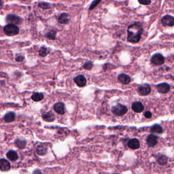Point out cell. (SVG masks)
<instances>
[{"instance_id":"6da1fadb","label":"cell","mask_w":174,"mask_h":174,"mask_svg":"<svg viewBox=\"0 0 174 174\" xmlns=\"http://www.w3.org/2000/svg\"><path fill=\"white\" fill-rule=\"evenodd\" d=\"M143 32V27L140 22H135L129 26L127 29V40L132 43L140 42Z\"/></svg>"},{"instance_id":"7a4b0ae2","label":"cell","mask_w":174,"mask_h":174,"mask_svg":"<svg viewBox=\"0 0 174 174\" xmlns=\"http://www.w3.org/2000/svg\"><path fill=\"white\" fill-rule=\"evenodd\" d=\"M4 32L6 35L9 36H13L18 34L19 32V29L16 25L9 24L5 26Z\"/></svg>"},{"instance_id":"3957f363","label":"cell","mask_w":174,"mask_h":174,"mask_svg":"<svg viewBox=\"0 0 174 174\" xmlns=\"http://www.w3.org/2000/svg\"><path fill=\"white\" fill-rule=\"evenodd\" d=\"M113 114L117 116H122L126 114L128 111V109L125 105L121 104H118L112 108Z\"/></svg>"},{"instance_id":"277c9868","label":"cell","mask_w":174,"mask_h":174,"mask_svg":"<svg viewBox=\"0 0 174 174\" xmlns=\"http://www.w3.org/2000/svg\"><path fill=\"white\" fill-rule=\"evenodd\" d=\"M6 21L8 24H9L17 25L22 24L23 20L19 16L14 14H9L6 17Z\"/></svg>"},{"instance_id":"5b68a950","label":"cell","mask_w":174,"mask_h":174,"mask_svg":"<svg viewBox=\"0 0 174 174\" xmlns=\"http://www.w3.org/2000/svg\"><path fill=\"white\" fill-rule=\"evenodd\" d=\"M152 63L156 65H162L165 63V58L161 54L157 53L154 54L152 57L151 59Z\"/></svg>"},{"instance_id":"8992f818","label":"cell","mask_w":174,"mask_h":174,"mask_svg":"<svg viewBox=\"0 0 174 174\" xmlns=\"http://www.w3.org/2000/svg\"><path fill=\"white\" fill-rule=\"evenodd\" d=\"M163 26L172 27L174 26V17L169 15H166L161 19Z\"/></svg>"},{"instance_id":"52a82bcc","label":"cell","mask_w":174,"mask_h":174,"mask_svg":"<svg viewBox=\"0 0 174 174\" xmlns=\"http://www.w3.org/2000/svg\"><path fill=\"white\" fill-rule=\"evenodd\" d=\"M138 91L141 95H147L151 92V87L148 84H144L139 86Z\"/></svg>"},{"instance_id":"ba28073f","label":"cell","mask_w":174,"mask_h":174,"mask_svg":"<svg viewBox=\"0 0 174 174\" xmlns=\"http://www.w3.org/2000/svg\"><path fill=\"white\" fill-rule=\"evenodd\" d=\"M10 163L8 160L3 158L0 159V169L2 171H8L10 170Z\"/></svg>"},{"instance_id":"9c48e42d","label":"cell","mask_w":174,"mask_h":174,"mask_svg":"<svg viewBox=\"0 0 174 174\" xmlns=\"http://www.w3.org/2000/svg\"><path fill=\"white\" fill-rule=\"evenodd\" d=\"M74 81L80 87L85 86L87 83V80L83 75H78L74 78Z\"/></svg>"},{"instance_id":"30bf717a","label":"cell","mask_w":174,"mask_h":174,"mask_svg":"<svg viewBox=\"0 0 174 174\" xmlns=\"http://www.w3.org/2000/svg\"><path fill=\"white\" fill-rule=\"evenodd\" d=\"M170 86L167 83L159 84L157 86V90L159 93H165L169 91Z\"/></svg>"},{"instance_id":"8fae6325","label":"cell","mask_w":174,"mask_h":174,"mask_svg":"<svg viewBox=\"0 0 174 174\" xmlns=\"http://www.w3.org/2000/svg\"><path fill=\"white\" fill-rule=\"evenodd\" d=\"M146 142L149 146L153 147L157 144V137L155 135L150 134L147 137Z\"/></svg>"},{"instance_id":"7c38bea8","label":"cell","mask_w":174,"mask_h":174,"mask_svg":"<svg viewBox=\"0 0 174 174\" xmlns=\"http://www.w3.org/2000/svg\"><path fill=\"white\" fill-rule=\"evenodd\" d=\"M54 108L55 112L60 114H65V105L64 103L62 102H58L56 103L54 106Z\"/></svg>"},{"instance_id":"4fadbf2b","label":"cell","mask_w":174,"mask_h":174,"mask_svg":"<svg viewBox=\"0 0 174 174\" xmlns=\"http://www.w3.org/2000/svg\"><path fill=\"white\" fill-rule=\"evenodd\" d=\"M70 19L69 18V15L67 13H62L60 15L58 18V22L62 24H67L69 22Z\"/></svg>"},{"instance_id":"5bb4252c","label":"cell","mask_w":174,"mask_h":174,"mask_svg":"<svg viewBox=\"0 0 174 174\" xmlns=\"http://www.w3.org/2000/svg\"><path fill=\"white\" fill-rule=\"evenodd\" d=\"M131 107L133 110L137 113L142 112L144 109V107L143 105L142 104V103L140 102H135L133 103Z\"/></svg>"},{"instance_id":"9a60e30c","label":"cell","mask_w":174,"mask_h":174,"mask_svg":"<svg viewBox=\"0 0 174 174\" xmlns=\"http://www.w3.org/2000/svg\"><path fill=\"white\" fill-rule=\"evenodd\" d=\"M128 146L129 148L133 149L136 150L139 148L140 146V143L139 140L137 138H133L129 140L128 142Z\"/></svg>"},{"instance_id":"2e32d148","label":"cell","mask_w":174,"mask_h":174,"mask_svg":"<svg viewBox=\"0 0 174 174\" xmlns=\"http://www.w3.org/2000/svg\"><path fill=\"white\" fill-rule=\"evenodd\" d=\"M118 80L123 84H128L130 82V78L127 75L121 74L118 76Z\"/></svg>"},{"instance_id":"e0dca14e","label":"cell","mask_w":174,"mask_h":174,"mask_svg":"<svg viewBox=\"0 0 174 174\" xmlns=\"http://www.w3.org/2000/svg\"><path fill=\"white\" fill-rule=\"evenodd\" d=\"M43 120L48 122H52L55 120V114L52 112H49L42 116Z\"/></svg>"},{"instance_id":"ac0fdd59","label":"cell","mask_w":174,"mask_h":174,"mask_svg":"<svg viewBox=\"0 0 174 174\" xmlns=\"http://www.w3.org/2000/svg\"><path fill=\"white\" fill-rule=\"evenodd\" d=\"M15 118V114L13 112H9L5 114L4 120L7 123H11L13 122Z\"/></svg>"},{"instance_id":"d6986e66","label":"cell","mask_w":174,"mask_h":174,"mask_svg":"<svg viewBox=\"0 0 174 174\" xmlns=\"http://www.w3.org/2000/svg\"><path fill=\"white\" fill-rule=\"evenodd\" d=\"M6 156H7V158L12 161H15L18 159V154L15 151H13V150H10L9 152H8Z\"/></svg>"},{"instance_id":"ffe728a7","label":"cell","mask_w":174,"mask_h":174,"mask_svg":"<svg viewBox=\"0 0 174 174\" xmlns=\"http://www.w3.org/2000/svg\"><path fill=\"white\" fill-rule=\"evenodd\" d=\"M151 132L153 133L161 134L163 132V128L159 125H154L151 128Z\"/></svg>"},{"instance_id":"44dd1931","label":"cell","mask_w":174,"mask_h":174,"mask_svg":"<svg viewBox=\"0 0 174 174\" xmlns=\"http://www.w3.org/2000/svg\"><path fill=\"white\" fill-rule=\"evenodd\" d=\"M14 144L18 148H25L27 142L25 140H21V139H16L14 142Z\"/></svg>"},{"instance_id":"7402d4cb","label":"cell","mask_w":174,"mask_h":174,"mask_svg":"<svg viewBox=\"0 0 174 174\" xmlns=\"http://www.w3.org/2000/svg\"><path fill=\"white\" fill-rule=\"evenodd\" d=\"M36 152L39 155H44L47 152V148L44 146L39 145L37 146Z\"/></svg>"},{"instance_id":"603a6c76","label":"cell","mask_w":174,"mask_h":174,"mask_svg":"<svg viewBox=\"0 0 174 174\" xmlns=\"http://www.w3.org/2000/svg\"><path fill=\"white\" fill-rule=\"evenodd\" d=\"M43 95L42 93H34L31 97L32 100L35 102H39L43 99Z\"/></svg>"},{"instance_id":"cb8c5ba5","label":"cell","mask_w":174,"mask_h":174,"mask_svg":"<svg viewBox=\"0 0 174 174\" xmlns=\"http://www.w3.org/2000/svg\"><path fill=\"white\" fill-rule=\"evenodd\" d=\"M49 53H50V50H48V49L45 46H41L39 50V55L42 57H46Z\"/></svg>"},{"instance_id":"d4e9b609","label":"cell","mask_w":174,"mask_h":174,"mask_svg":"<svg viewBox=\"0 0 174 174\" xmlns=\"http://www.w3.org/2000/svg\"><path fill=\"white\" fill-rule=\"evenodd\" d=\"M57 35V31L54 30H52L50 31L46 35V37L47 38H48V40H56V37Z\"/></svg>"},{"instance_id":"484cf974","label":"cell","mask_w":174,"mask_h":174,"mask_svg":"<svg viewBox=\"0 0 174 174\" xmlns=\"http://www.w3.org/2000/svg\"><path fill=\"white\" fill-rule=\"evenodd\" d=\"M167 157L165 156H161L158 157L157 159V163L160 165H165L167 163Z\"/></svg>"},{"instance_id":"4316f807","label":"cell","mask_w":174,"mask_h":174,"mask_svg":"<svg viewBox=\"0 0 174 174\" xmlns=\"http://www.w3.org/2000/svg\"><path fill=\"white\" fill-rule=\"evenodd\" d=\"M38 6L43 9H48L50 8V4L48 3L41 2L38 4Z\"/></svg>"},{"instance_id":"83f0119b","label":"cell","mask_w":174,"mask_h":174,"mask_svg":"<svg viewBox=\"0 0 174 174\" xmlns=\"http://www.w3.org/2000/svg\"><path fill=\"white\" fill-rule=\"evenodd\" d=\"M101 0H94L93 1V2L90 5V6L89 7L90 10H92L94 9L95 7H96L97 5H98L99 3L100 2Z\"/></svg>"},{"instance_id":"f1b7e54d","label":"cell","mask_w":174,"mask_h":174,"mask_svg":"<svg viewBox=\"0 0 174 174\" xmlns=\"http://www.w3.org/2000/svg\"><path fill=\"white\" fill-rule=\"evenodd\" d=\"M93 66V64L92 61H88L83 65V67L86 70H90L91 69Z\"/></svg>"},{"instance_id":"f546056e","label":"cell","mask_w":174,"mask_h":174,"mask_svg":"<svg viewBox=\"0 0 174 174\" xmlns=\"http://www.w3.org/2000/svg\"><path fill=\"white\" fill-rule=\"evenodd\" d=\"M141 4L144 5H148L151 3V0H138Z\"/></svg>"},{"instance_id":"4dcf8cb0","label":"cell","mask_w":174,"mask_h":174,"mask_svg":"<svg viewBox=\"0 0 174 174\" xmlns=\"http://www.w3.org/2000/svg\"><path fill=\"white\" fill-rule=\"evenodd\" d=\"M24 59H25V58H24V57H23V56H17L16 58H15V60H16L17 62H20L23 61Z\"/></svg>"},{"instance_id":"1f68e13d","label":"cell","mask_w":174,"mask_h":174,"mask_svg":"<svg viewBox=\"0 0 174 174\" xmlns=\"http://www.w3.org/2000/svg\"><path fill=\"white\" fill-rule=\"evenodd\" d=\"M146 118H151V117H152V113H151V112H147L145 113L144 114Z\"/></svg>"},{"instance_id":"d6a6232c","label":"cell","mask_w":174,"mask_h":174,"mask_svg":"<svg viewBox=\"0 0 174 174\" xmlns=\"http://www.w3.org/2000/svg\"><path fill=\"white\" fill-rule=\"evenodd\" d=\"M3 4V2L2 0H0V7H1Z\"/></svg>"}]
</instances>
